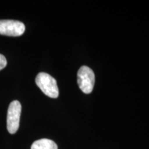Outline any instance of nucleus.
I'll return each mask as SVG.
<instances>
[{"mask_svg":"<svg viewBox=\"0 0 149 149\" xmlns=\"http://www.w3.org/2000/svg\"><path fill=\"white\" fill-rule=\"evenodd\" d=\"M35 83L46 95L51 98L59 96V89L55 78L46 72H40L35 78Z\"/></svg>","mask_w":149,"mask_h":149,"instance_id":"obj_1","label":"nucleus"},{"mask_svg":"<svg viewBox=\"0 0 149 149\" xmlns=\"http://www.w3.org/2000/svg\"><path fill=\"white\" fill-rule=\"evenodd\" d=\"M95 74L91 68L83 66L77 72V84L83 93L89 94L92 92L95 84Z\"/></svg>","mask_w":149,"mask_h":149,"instance_id":"obj_2","label":"nucleus"},{"mask_svg":"<svg viewBox=\"0 0 149 149\" xmlns=\"http://www.w3.org/2000/svg\"><path fill=\"white\" fill-rule=\"evenodd\" d=\"M22 106L17 100L10 102L7 113V129L10 134H15L19 127Z\"/></svg>","mask_w":149,"mask_h":149,"instance_id":"obj_3","label":"nucleus"},{"mask_svg":"<svg viewBox=\"0 0 149 149\" xmlns=\"http://www.w3.org/2000/svg\"><path fill=\"white\" fill-rule=\"evenodd\" d=\"M25 25L17 20H0V35L19 37L24 34Z\"/></svg>","mask_w":149,"mask_h":149,"instance_id":"obj_4","label":"nucleus"},{"mask_svg":"<svg viewBox=\"0 0 149 149\" xmlns=\"http://www.w3.org/2000/svg\"><path fill=\"white\" fill-rule=\"evenodd\" d=\"M31 149H58L55 141L48 139H41L33 143Z\"/></svg>","mask_w":149,"mask_h":149,"instance_id":"obj_5","label":"nucleus"},{"mask_svg":"<svg viewBox=\"0 0 149 149\" xmlns=\"http://www.w3.org/2000/svg\"><path fill=\"white\" fill-rule=\"evenodd\" d=\"M7 65V61L6 57L1 54H0V70L4 68Z\"/></svg>","mask_w":149,"mask_h":149,"instance_id":"obj_6","label":"nucleus"}]
</instances>
